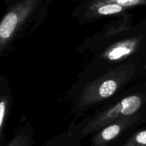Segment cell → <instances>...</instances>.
<instances>
[{
	"label": "cell",
	"instance_id": "52a82bcc",
	"mask_svg": "<svg viewBox=\"0 0 146 146\" xmlns=\"http://www.w3.org/2000/svg\"><path fill=\"white\" fill-rule=\"evenodd\" d=\"M122 146H146V130L135 133L127 140Z\"/></svg>",
	"mask_w": 146,
	"mask_h": 146
},
{
	"label": "cell",
	"instance_id": "8992f818",
	"mask_svg": "<svg viewBox=\"0 0 146 146\" xmlns=\"http://www.w3.org/2000/svg\"><path fill=\"white\" fill-rule=\"evenodd\" d=\"M32 137L29 131L25 130L18 131L7 146H31Z\"/></svg>",
	"mask_w": 146,
	"mask_h": 146
},
{
	"label": "cell",
	"instance_id": "9c48e42d",
	"mask_svg": "<svg viewBox=\"0 0 146 146\" xmlns=\"http://www.w3.org/2000/svg\"><path fill=\"white\" fill-rule=\"evenodd\" d=\"M115 4L121 6H133L138 4L141 2V0H115Z\"/></svg>",
	"mask_w": 146,
	"mask_h": 146
},
{
	"label": "cell",
	"instance_id": "3957f363",
	"mask_svg": "<svg viewBox=\"0 0 146 146\" xmlns=\"http://www.w3.org/2000/svg\"><path fill=\"white\" fill-rule=\"evenodd\" d=\"M136 115L122 117L101 130L93 139V146H108L138 121Z\"/></svg>",
	"mask_w": 146,
	"mask_h": 146
},
{
	"label": "cell",
	"instance_id": "6da1fadb",
	"mask_svg": "<svg viewBox=\"0 0 146 146\" xmlns=\"http://www.w3.org/2000/svg\"><path fill=\"white\" fill-rule=\"evenodd\" d=\"M130 73L128 74V67L118 68L86 87L81 98V106H88L101 102L113 95L120 86L127 80Z\"/></svg>",
	"mask_w": 146,
	"mask_h": 146
},
{
	"label": "cell",
	"instance_id": "277c9868",
	"mask_svg": "<svg viewBox=\"0 0 146 146\" xmlns=\"http://www.w3.org/2000/svg\"><path fill=\"white\" fill-rule=\"evenodd\" d=\"M136 46L135 41H126L120 43L118 45L114 46L109 50L106 54L108 59L111 61H116L123 57L128 56L135 49Z\"/></svg>",
	"mask_w": 146,
	"mask_h": 146
},
{
	"label": "cell",
	"instance_id": "5b68a950",
	"mask_svg": "<svg viewBox=\"0 0 146 146\" xmlns=\"http://www.w3.org/2000/svg\"><path fill=\"white\" fill-rule=\"evenodd\" d=\"M1 81V80H0ZM3 84L0 81V142L2 137L4 123L9 108V95L3 88Z\"/></svg>",
	"mask_w": 146,
	"mask_h": 146
},
{
	"label": "cell",
	"instance_id": "7a4b0ae2",
	"mask_svg": "<svg viewBox=\"0 0 146 146\" xmlns=\"http://www.w3.org/2000/svg\"><path fill=\"white\" fill-rule=\"evenodd\" d=\"M142 106V99L137 95L124 98L111 108L93 118L83 129L85 135L101 130L111 123L125 116L135 115Z\"/></svg>",
	"mask_w": 146,
	"mask_h": 146
},
{
	"label": "cell",
	"instance_id": "ba28073f",
	"mask_svg": "<svg viewBox=\"0 0 146 146\" xmlns=\"http://www.w3.org/2000/svg\"><path fill=\"white\" fill-rule=\"evenodd\" d=\"M123 10L122 6L118 4H108L99 7L98 13L101 15H109V14H116Z\"/></svg>",
	"mask_w": 146,
	"mask_h": 146
}]
</instances>
